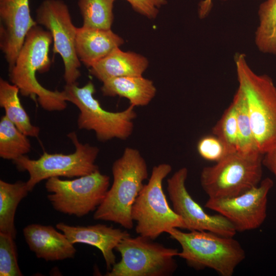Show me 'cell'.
Instances as JSON below:
<instances>
[{
	"mask_svg": "<svg viewBox=\"0 0 276 276\" xmlns=\"http://www.w3.org/2000/svg\"><path fill=\"white\" fill-rule=\"evenodd\" d=\"M53 39L51 33L37 25L26 35L14 65L9 68L11 83L22 95L36 99L41 107L49 111L65 109L67 99L64 90H51L43 87L36 77L37 72L44 73L51 65L49 49Z\"/></svg>",
	"mask_w": 276,
	"mask_h": 276,
	"instance_id": "obj_1",
	"label": "cell"
},
{
	"mask_svg": "<svg viewBox=\"0 0 276 276\" xmlns=\"http://www.w3.org/2000/svg\"><path fill=\"white\" fill-rule=\"evenodd\" d=\"M113 182L94 214L95 220L111 221L126 229L133 226V204L148 178L146 162L136 149L126 147L112 166Z\"/></svg>",
	"mask_w": 276,
	"mask_h": 276,
	"instance_id": "obj_2",
	"label": "cell"
},
{
	"mask_svg": "<svg viewBox=\"0 0 276 276\" xmlns=\"http://www.w3.org/2000/svg\"><path fill=\"white\" fill-rule=\"evenodd\" d=\"M234 59L256 145L264 154L276 146V86L269 76L251 69L245 54L237 53Z\"/></svg>",
	"mask_w": 276,
	"mask_h": 276,
	"instance_id": "obj_3",
	"label": "cell"
},
{
	"mask_svg": "<svg viewBox=\"0 0 276 276\" xmlns=\"http://www.w3.org/2000/svg\"><path fill=\"white\" fill-rule=\"evenodd\" d=\"M167 233L180 244L178 256L196 270L209 268L221 276H232L246 257L244 249L234 237L204 231L187 233L178 228Z\"/></svg>",
	"mask_w": 276,
	"mask_h": 276,
	"instance_id": "obj_4",
	"label": "cell"
},
{
	"mask_svg": "<svg viewBox=\"0 0 276 276\" xmlns=\"http://www.w3.org/2000/svg\"><path fill=\"white\" fill-rule=\"evenodd\" d=\"M263 154L238 151L229 154L200 173L201 187L209 198L237 196L258 186L262 180Z\"/></svg>",
	"mask_w": 276,
	"mask_h": 276,
	"instance_id": "obj_5",
	"label": "cell"
},
{
	"mask_svg": "<svg viewBox=\"0 0 276 276\" xmlns=\"http://www.w3.org/2000/svg\"><path fill=\"white\" fill-rule=\"evenodd\" d=\"M67 101L79 109L78 127L94 131L98 140L106 142L113 139L126 140L132 133L133 120L137 114L130 105L124 110L112 112L104 109L94 95V84L89 81L79 87L78 83L66 84L64 88Z\"/></svg>",
	"mask_w": 276,
	"mask_h": 276,
	"instance_id": "obj_6",
	"label": "cell"
},
{
	"mask_svg": "<svg viewBox=\"0 0 276 276\" xmlns=\"http://www.w3.org/2000/svg\"><path fill=\"white\" fill-rule=\"evenodd\" d=\"M172 169L167 163L154 166L147 183L136 197L131 217L139 235L154 240L172 228L185 229L182 219L169 206L163 188V181Z\"/></svg>",
	"mask_w": 276,
	"mask_h": 276,
	"instance_id": "obj_7",
	"label": "cell"
},
{
	"mask_svg": "<svg viewBox=\"0 0 276 276\" xmlns=\"http://www.w3.org/2000/svg\"><path fill=\"white\" fill-rule=\"evenodd\" d=\"M67 136L75 148L72 153L44 152L36 159L23 155L13 160L18 170L29 173L26 183L30 192L43 180L56 177H80L99 170L95 164L98 148L81 143L75 132L68 133Z\"/></svg>",
	"mask_w": 276,
	"mask_h": 276,
	"instance_id": "obj_8",
	"label": "cell"
},
{
	"mask_svg": "<svg viewBox=\"0 0 276 276\" xmlns=\"http://www.w3.org/2000/svg\"><path fill=\"white\" fill-rule=\"evenodd\" d=\"M139 235L124 238L115 249L121 255L106 276H169L176 270V248H169Z\"/></svg>",
	"mask_w": 276,
	"mask_h": 276,
	"instance_id": "obj_9",
	"label": "cell"
},
{
	"mask_svg": "<svg viewBox=\"0 0 276 276\" xmlns=\"http://www.w3.org/2000/svg\"><path fill=\"white\" fill-rule=\"evenodd\" d=\"M109 184V176L97 170L73 180L50 178L47 179L45 187L51 193L47 198L56 211L81 217L101 204Z\"/></svg>",
	"mask_w": 276,
	"mask_h": 276,
	"instance_id": "obj_10",
	"label": "cell"
},
{
	"mask_svg": "<svg viewBox=\"0 0 276 276\" xmlns=\"http://www.w3.org/2000/svg\"><path fill=\"white\" fill-rule=\"evenodd\" d=\"M36 21L51 34L53 51L64 64L66 84L77 83L80 77V61L75 49L77 27L73 24L68 6L62 0H44L36 10Z\"/></svg>",
	"mask_w": 276,
	"mask_h": 276,
	"instance_id": "obj_11",
	"label": "cell"
},
{
	"mask_svg": "<svg viewBox=\"0 0 276 276\" xmlns=\"http://www.w3.org/2000/svg\"><path fill=\"white\" fill-rule=\"evenodd\" d=\"M273 186L265 178L257 186L235 197L208 198L205 207L225 217L237 232L259 228L267 217L268 196Z\"/></svg>",
	"mask_w": 276,
	"mask_h": 276,
	"instance_id": "obj_12",
	"label": "cell"
},
{
	"mask_svg": "<svg viewBox=\"0 0 276 276\" xmlns=\"http://www.w3.org/2000/svg\"><path fill=\"white\" fill-rule=\"evenodd\" d=\"M188 175V169L182 167L167 180V191L172 209L183 220L185 229L234 237L237 231L225 217L219 214H209L190 195L186 187Z\"/></svg>",
	"mask_w": 276,
	"mask_h": 276,
	"instance_id": "obj_13",
	"label": "cell"
},
{
	"mask_svg": "<svg viewBox=\"0 0 276 276\" xmlns=\"http://www.w3.org/2000/svg\"><path fill=\"white\" fill-rule=\"evenodd\" d=\"M0 48L9 69L15 64L29 31L37 25L29 0H0Z\"/></svg>",
	"mask_w": 276,
	"mask_h": 276,
	"instance_id": "obj_14",
	"label": "cell"
},
{
	"mask_svg": "<svg viewBox=\"0 0 276 276\" xmlns=\"http://www.w3.org/2000/svg\"><path fill=\"white\" fill-rule=\"evenodd\" d=\"M56 227L73 244L84 243L99 249L103 256L108 270H110L116 263L113 249L124 238L130 235L126 231L102 224L71 226L60 222Z\"/></svg>",
	"mask_w": 276,
	"mask_h": 276,
	"instance_id": "obj_15",
	"label": "cell"
},
{
	"mask_svg": "<svg viewBox=\"0 0 276 276\" xmlns=\"http://www.w3.org/2000/svg\"><path fill=\"white\" fill-rule=\"evenodd\" d=\"M30 249L39 259L55 261L73 258L76 249L66 236L51 225L31 224L23 229Z\"/></svg>",
	"mask_w": 276,
	"mask_h": 276,
	"instance_id": "obj_16",
	"label": "cell"
},
{
	"mask_svg": "<svg viewBox=\"0 0 276 276\" xmlns=\"http://www.w3.org/2000/svg\"><path fill=\"white\" fill-rule=\"evenodd\" d=\"M124 42L111 29L82 26L77 28L75 49L80 62L88 67L103 59Z\"/></svg>",
	"mask_w": 276,
	"mask_h": 276,
	"instance_id": "obj_17",
	"label": "cell"
},
{
	"mask_svg": "<svg viewBox=\"0 0 276 276\" xmlns=\"http://www.w3.org/2000/svg\"><path fill=\"white\" fill-rule=\"evenodd\" d=\"M148 64V59L144 56L117 48L94 63L89 67V72L103 82L116 77L142 76Z\"/></svg>",
	"mask_w": 276,
	"mask_h": 276,
	"instance_id": "obj_18",
	"label": "cell"
},
{
	"mask_svg": "<svg viewBox=\"0 0 276 276\" xmlns=\"http://www.w3.org/2000/svg\"><path fill=\"white\" fill-rule=\"evenodd\" d=\"M102 83L101 90L104 96L126 98L134 107L147 106L156 93L153 81L143 76L116 77Z\"/></svg>",
	"mask_w": 276,
	"mask_h": 276,
	"instance_id": "obj_19",
	"label": "cell"
},
{
	"mask_svg": "<svg viewBox=\"0 0 276 276\" xmlns=\"http://www.w3.org/2000/svg\"><path fill=\"white\" fill-rule=\"evenodd\" d=\"M19 88L3 78L0 79V106L5 116L23 133L37 137L40 132L38 127L32 124L30 117L20 103Z\"/></svg>",
	"mask_w": 276,
	"mask_h": 276,
	"instance_id": "obj_20",
	"label": "cell"
},
{
	"mask_svg": "<svg viewBox=\"0 0 276 276\" xmlns=\"http://www.w3.org/2000/svg\"><path fill=\"white\" fill-rule=\"evenodd\" d=\"M30 192L26 182L9 183L0 180V232L15 238L16 230L14 219L20 202Z\"/></svg>",
	"mask_w": 276,
	"mask_h": 276,
	"instance_id": "obj_21",
	"label": "cell"
},
{
	"mask_svg": "<svg viewBox=\"0 0 276 276\" xmlns=\"http://www.w3.org/2000/svg\"><path fill=\"white\" fill-rule=\"evenodd\" d=\"M258 14L256 45L263 53L276 55V0H266L262 3Z\"/></svg>",
	"mask_w": 276,
	"mask_h": 276,
	"instance_id": "obj_22",
	"label": "cell"
},
{
	"mask_svg": "<svg viewBox=\"0 0 276 276\" xmlns=\"http://www.w3.org/2000/svg\"><path fill=\"white\" fill-rule=\"evenodd\" d=\"M27 136L3 116L0 121L1 157L13 161L29 153L31 145Z\"/></svg>",
	"mask_w": 276,
	"mask_h": 276,
	"instance_id": "obj_23",
	"label": "cell"
},
{
	"mask_svg": "<svg viewBox=\"0 0 276 276\" xmlns=\"http://www.w3.org/2000/svg\"><path fill=\"white\" fill-rule=\"evenodd\" d=\"M116 0H78L83 19V27L102 30L111 29Z\"/></svg>",
	"mask_w": 276,
	"mask_h": 276,
	"instance_id": "obj_24",
	"label": "cell"
},
{
	"mask_svg": "<svg viewBox=\"0 0 276 276\" xmlns=\"http://www.w3.org/2000/svg\"><path fill=\"white\" fill-rule=\"evenodd\" d=\"M232 102L235 106L237 116V150L245 153L260 152L255 140L245 95L240 87H238Z\"/></svg>",
	"mask_w": 276,
	"mask_h": 276,
	"instance_id": "obj_25",
	"label": "cell"
},
{
	"mask_svg": "<svg viewBox=\"0 0 276 276\" xmlns=\"http://www.w3.org/2000/svg\"><path fill=\"white\" fill-rule=\"evenodd\" d=\"M14 238L0 232V275L22 276L17 261Z\"/></svg>",
	"mask_w": 276,
	"mask_h": 276,
	"instance_id": "obj_26",
	"label": "cell"
},
{
	"mask_svg": "<svg viewBox=\"0 0 276 276\" xmlns=\"http://www.w3.org/2000/svg\"><path fill=\"white\" fill-rule=\"evenodd\" d=\"M212 131L213 134L220 138L233 149L237 151V116L235 106L232 102L212 128Z\"/></svg>",
	"mask_w": 276,
	"mask_h": 276,
	"instance_id": "obj_27",
	"label": "cell"
},
{
	"mask_svg": "<svg viewBox=\"0 0 276 276\" xmlns=\"http://www.w3.org/2000/svg\"><path fill=\"white\" fill-rule=\"evenodd\" d=\"M197 150L204 159L215 162L236 151L214 134L202 137L197 143Z\"/></svg>",
	"mask_w": 276,
	"mask_h": 276,
	"instance_id": "obj_28",
	"label": "cell"
},
{
	"mask_svg": "<svg viewBox=\"0 0 276 276\" xmlns=\"http://www.w3.org/2000/svg\"><path fill=\"white\" fill-rule=\"evenodd\" d=\"M136 12L149 19H154L159 9L167 3V0H126Z\"/></svg>",
	"mask_w": 276,
	"mask_h": 276,
	"instance_id": "obj_29",
	"label": "cell"
},
{
	"mask_svg": "<svg viewBox=\"0 0 276 276\" xmlns=\"http://www.w3.org/2000/svg\"><path fill=\"white\" fill-rule=\"evenodd\" d=\"M262 163L273 174L276 181V146L263 154Z\"/></svg>",
	"mask_w": 276,
	"mask_h": 276,
	"instance_id": "obj_30",
	"label": "cell"
},
{
	"mask_svg": "<svg viewBox=\"0 0 276 276\" xmlns=\"http://www.w3.org/2000/svg\"><path fill=\"white\" fill-rule=\"evenodd\" d=\"M212 0H204L200 3L198 9L200 17L203 18L208 15L212 7Z\"/></svg>",
	"mask_w": 276,
	"mask_h": 276,
	"instance_id": "obj_31",
	"label": "cell"
}]
</instances>
